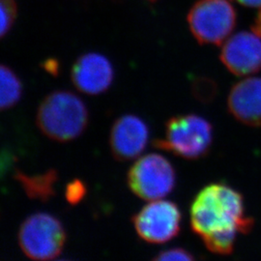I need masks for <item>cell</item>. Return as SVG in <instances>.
Here are the masks:
<instances>
[{
    "label": "cell",
    "instance_id": "cell-14",
    "mask_svg": "<svg viewBox=\"0 0 261 261\" xmlns=\"http://www.w3.org/2000/svg\"><path fill=\"white\" fill-rule=\"evenodd\" d=\"M1 37H4L13 28L17 18V3L15 0H0Z\"/></svg>",
    "mask_w": 261,
    "mask_h": 261
},
{
    "label": "cell",
    "instance_id": "cell-4",
    "mask_svg": "<svg viewBox=\"0 0 261 261\" xmlns=\"http://www.w3.org/2000/svg\"><path fill=\"white\" fill-rule=\"evenodd\" d=\"M65 229L58 219L47 213H35L21 224L18 241L22 252L35 261L56 258L64 247Z\"/></svg>",
    "mask_w": 261,
    "mask_h": 261
},
{
    "label": "cell",
    "instance_id": "cell-12",
    "mask_svg": "<svg viewBox=\"0 0 261 261\" xmlns=\"http://www.w3.org/2000/svg\"><path fill=\"white\" fill-rule=\"evenodd\" d=\"M15 174L16 180L29 198L46 202L56 195V184L58 179L56 169H48L44 173L32 175L21 171H17Z\"/></svg>",
    "mask_w": 261,
    "mask_h": 261
},
{
    "label": "cell",
    "instance_id": "cell-3",
    "mask_svg": "<svg viewBox=\"0 0 261 261\" xmlns=\"http://www.w3.org/2000/svg\"><path fill=\"white\" fill-rule=\"evenodd\" d=\"M213 142L211 123L197 114H181L171 117L166 124L165 138L153 145L186 160L202 158Z\"/></svg>",
    "mask_w": 261,
    "mask_h": 261
},
{
    "label": "cell",
    "instance_id": "cell-15",
    "mask_svg": "<svg viewBox=\"0 0 261 261\" xmlns=\"http://www.w3.org/2000/svg\"><path fill=\"white\" fill-rule=\"evenodd\" d=\"M152 261H196L194 256L186 250L173 248L160 252Z\"/></svg>",
    "mask_w": 261,
    "mask_h": 261
},
{
    "label": "cell",
    "instance_id": "cell-1",
    "mask_svg": "<svg viewBox=\"0 0 261 261\" xmlns=\"http://www.w3.org/2000/svg\"><path fill=\"white\" fill-rule=\"evenodd\" d=\"M192 230L201 239L215 234L249 233L253 219L246 215L242 194L224 183H214L196 195L190 210Z\"/></svg>",
    "mask_w": 261,
    "mask_h": 261
},
{
    "label": "cell",
    "instance_id": "cell-11",
    "mask_svg": "<svg viewBox=\"0 0 261 261\" xmlns=\"http://www.w3.org/2000/svg\"><path fill=\"white\" fill-rule=\"evenodd\" d=\"M227 107L236 120L251 127L261 126V77H249L235 84Z\"/></svg>",
    "mask_w": 261,
    "mask_h": 261
},
{
    "label": "cell",
    "instance_id": "cell-10",
    "mask_svg": "<svg viewBox=\"0 0 261 261\" xmlns=\"http://www.w3.org/2000/svg\"><path fill=\"white\" fill-rule=\"evenodd\" d=\"M71 79L79 91L87 95H99L111 87L114 70L108 57L98 53H87L75 60Z\"/></svg>",
    "mask_w": 261,
    "mask_h": 261
},
{
    "label": "cell",
    "instance_id": "cell-9",
    "mask_svg": "<svg viewBox=\"0 0 261 261\" xmlns=\"http://www.w3.org/2000/svg\"><path fill=\"white\" fill-rule=\"evenodd\" d=\"M149 139L145 122L134 114H125L113 123L110 135V147L118 161L138 158L144 151Z\"/></svg>",
    "mask_w": 261,
    "mask_h": 261
},
{
    "label": "cell",
    "instance_id": "cell-16",
    "mask_svg": "<svg viewBox=\"0 0 261 261\" xmlns=\"http://www.w3.org/2000/svg\"><path fill=\"white\" fill-rule=\"evenodd\" d=\"M85 193L86 189L84 183L80 180H74L66 187V199L69 203L75 205L84 198Z\"/></svg>",
    "mask_w": 261,
    "mask_h": 261
},
{
    "label": "cell",
    "instance_id": "cell-17",
    "mask_svg": "<svg viewBox=\"0 0 261 261\" xmlns=\"http://www.w3.org/2000/svg\"><path fill=\"white\" fill-rule=\"evenodd\" d=\"M215 93V85L212 82L199 79L194 84V94L200 101H210Z\"/></svg>",
    "mask_w": 261,
    "mask_h": 261
},
{
    "label": "cell",
    "instance_id": "cell-20",
    "mask_svg": "<svg viewBox=\"0 0 261 261\" xmlns=\"http://www.w3.org/2000/svg\"><path fill=\"white\" fill-rule=\"evenodd\" d=\"M253 30L256 31L259 35H261V10L259 14L256 17V19H255V24H254Z\"/></svg>",
    "mask_w": 261,
    "mask_h": 261
},
{
    "label": "cell",
    "instance_id": "cell-13",
    "mask_svg": "<svg viewBox=\"0 0 261 261\" xmlns=\"http://www.w3.org/2000/svg\"><path fill=\"white\" fill-rule=\"evenodd\" d=\"M0 107L2 111L9 110L19 103L22 96V84L18 75L9 66L1 65Z\"/></svg>",
    "mask_w": 261,
    "mask_h": 261
},
{
    "label": "cell",
    "instance_id": "cell-6",
    "mask_svg": "<svg viewBox=\"0 0 261 261\" xmlns=\"http://www.w3.org/2000/svg\"><path fill=\"white\" fill-rule=\"evenodd\" d=\"M127 181L136 196L153 201L163 199L172 192L175 171L168 159L152 153L136 161L128 172Z\"/></svg>",
    "mask_w": 261,
    "mask_h": 261
},
{
    "label": "cell",
    "instance_id": "cell-21",
    "mask_svg": "<svg viewBox=\"0 0 261 261\" xmlns=\"http://www.w3.org/2000/svg\"><path fill=\"white\" fill-rule=\"evenodd\" d=\"M57 261H69V260H57Z\"/></svg>",
    "mask_w": 261,
    "mask_h": 261
},
{
    "label": "cell",
    "instance_id": "cell-2",
    "mask_svg": "<svg viewBox=\"0 0 261 261\" xmlns=\"http://www.w3.org/2000/svg\"><path fill=\"white\" fill-rule=\"evenodd\" d=\"M88 119L87 108L80 97L70 91L56 90L40 103L36 123L48 139L67 142L84 133Z\"/></svg>",
    "mask_w": 261,
    "mask_h": 261
},
{
    "label": "cell",
    "instance_id": "cell-7",
    "mask_svg": "<svg viewBox=\"0 0 261 261\" xmlns=\"http://www.w3.org/2000/svg\"><path fill=\"white\" fill-rule=\"evenodd\" d=\"M181 213L169 200L149 201L133 217L138 235L145 242L163 244L173 239L180 231Z\"/></svg>",
    "mask_w": 261,
    "mask_h": 261
},
{
    "label": "cell",
    "instance_id": "cell-8",
    "mask_svg": "<svg viewBox=\"0 0 261 261\" xmlns=\"http://www.w3.org/2000/svg\"><path fill=\"white\" fill-rule=\"evenodd\" d=\"M224 65L235 75H252L261 70V35L252 29L228 38L221 53Z\"/></svg>",
    "mask_w": 261,
    "mask_h": 261
},
{
    "label": "cell",
    "instance_id": "cell-22",
    "mask_svg": "<svg viewBox=\"0 0 261 261\" xmlns=\"http://www.w3.org/2000/svg\"><path fill=\"white\" fill-rule=\"evenodd\" d=\"M152 1H153V0H152Z\"/></svg>",
    "mask_w": 261,
    "mask_h": 261
},
{
    "label": "cell",
    "instance_id": "cell-18",
    "mask_svg": "<svg viewBox=\"0 0 261 261\" xmlns=\"http://www.w3.org/2000/svg\"><path fill=\"white\" fill-rule=\"evenodd\" d=\"M237 1L247 7H252V8L261 7V0H237Z\"/></svg>",
    "mask_w": 261,
    "mask_h": 261
},
{
    "label": "cell",
    "instance_id": "cell-19",
    "mask_svg": "<svg viewBox=\"0 0 261 261\" xmlns=\"http://www.w3.org/2000/svg\"><path fill=\"white\" fill-rule=\"evenodd\" d=\"M46 69L47 71H49L51 74H56L57 73V68L58 65L56 64V61H46Z\"/></svg>",
    "mask_w": 261,
    "mask_h": 261
},
{
    "label": "cell",
    "instance_id": "cell-5",
    "mask_svg": "<svg viewBox=\"0 0 261 261\" xmlns=\"http://www.w3.org/2000/svg\"><path fill=\"white\" fill-rule=\"evenodd\" d=\"M189 28L199 44L219 46L236 24V10L229 0H198L188 14Z\"/></svg>",
    "mask_w": 261,
    "mask_h": 261
}]
</instances>
